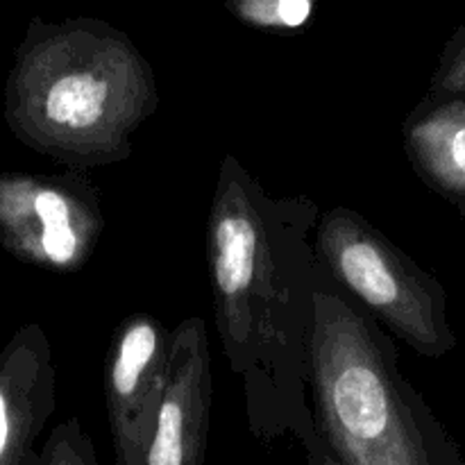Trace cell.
<instances>
[{
    "instance_id": "1",
    "label": "cell",
    "mask_w": 465,
    "mask_h": 465,
    "mask_svg": "<svg viewBox=\"0 0 465 465\" xmlns=\"http://www.w3.org/2000/svg\"><path fill=\"white\" fill-rule=\"evenodd\" d=\"M321 213L304 195H271L227 154L209 209L207 262L218 336L243 384L252 431L293 440L313 463H334L318 434L309 380Z\"/></svg>"
},
{
    "instance_id": "2",
    "label": "cell",
    "mask_w": 465,
    "mask_h": 465,
    "mask_svg": "<svg viewBox=\"0 0 465 465\" xmlns=\"http://www.w3.org/2000/svg\"><path fill=\"white\" fill-rule=\"evenodd\" d=\"M159 109L153 66L100 18L36 30L23 45L9 116L23 141L75 168L132 157L139 127Z\"/></svg>"
},
{
    "instance_id": "3",
    "label": "cell",
    "mask_w": 465,
    "mask_h": 465,
    "mask_svg": "<svg viewBox=\"0 0 465 465\" xmlns=\"http://www.w3.org/2000/svg\"><path fill=\"white\" fill-rule=\"evenodd\" d=\"M318 434L345 465H461L459 445L398 368L395 343L321 259L309 343Z\"/></svg>"
},
{
    "instance_id": "4",
    "label": "cell",
    "mask_w": 465,
    "mask_h": 465,
    "mask_svg": "<svg viewBox=\"0 0 465 465\" xmlns=\"http://www.w3.org/2000/svg\"><path fill=\"white\" fill-rule=\"evenodd\" d=\"M316 248L331 277L409 348L430 359L457 348L443 284L361 213L348 207L322 212Z\"/></svg>"
},
{
    "instance_id": "5",
    "label": "cell",
    "mask_w": 465,
    "mask_h": 465,
    "mask_svg": "<svg viewBox=\"0 0 465 465\" xmlns=\"http://www.w3.org/2000/svg\"><path fill=\"white\" fill-rule=\"evenodd\" d=\"M103 232L98 193L84 180H0V234L27 262L77 271L91 259Z\"/></svg>"
},
{
    "instance_id": "6",
    "label": "cell",
    "mask_w": 465,
    "mask_h": 465,
    "mask_svg": "<svg viewBox=\"0 0 465 465\" xmlns=\"http://www.w3.org/2000/svg\"><path fill=\"white\" fill-rule=\"evenodd\" d=\"M173 331L150 313L125 318L104 371L107 420L118 465H145L168 380Z\"/></svg>"
},
{
    "instance_id": "7",
    "label": "cell",
    "mask_w": 465,
    "mask_h": 465,
    "mask_svg": "<svg viewBox=\"0 0 465 465\" xmlns=\"http://www.w3.org/2000/svg\"><path fill=\"white\" fill-rule=\"evenodd\" d=\"M212 354L203 318L173 331L171 363L145 465H203L212 416Z\"/></svg>"
},
{
    "instance_id": "8",
    "label": "cell",
    "mask_w": 465,
    "mask_h": 465,
    "mask_svg": "<svg viewBox=\"0 0 465 465\" xmlns=\"http://www.w3.org/2000/svg\"><path fill=\"white\" fill-rule=\"evenodd\" d=\"M413 171L452 203L465 198V95H427L402 127Z\"/></svg>"
},
{
    "instance_id": "9",
    "label": "cell",
    "mask_w": 465,
    "mask_h": 465,
    "mask_svg": "<svg viewBox=\"0 0 465 465\" xmlns=\"http://www.w3.org/2000/svg\"><path fill=\"white\" fill-rule=\"evenodd\" d=\"M53 404V371L48 345L41 336L30 339L12 359L9 377L0 381V461L36 434Z\"/></svg>"
},
{
    "instance_id": "10",
    "label": "cell",
    "mask_w": 465,
    "mask_h": 465,
    "mask_svg": "<svg viewBox=\"0 0 465 465\" xmlns=\"http://www.w3.org/2000/svg\"><path fill=\"white\" fill-rule=\"evenodd\" d=\"M232 16L262 30H300L313 12V0H225Z\"/></svg>"
},
{
    "instance_id": "11",
    "label": "cell",
    "mask_w": 465,
    "mask_h": 465,
    "mask_svg": "<svg viewBox=\"0 0 465 465\" xmlns=\"http://www.w3.org/2000/svg\"><path fill=\"white\" fill-rule=\"evenodd\" d=\"M465 91V21L457 27L440 53L431 77L430 95H457Z\"/></svg>"
},
{
    "instance_id": "12",
    "label": "cell",
    "mask_w": 465,
    "mask_h": 465,
    "mask_svg": "<svg viewBox=\"0 0 465 465\" xmlns=\"http://www.w3.org/2000/svg\"><path fill=\"white\" fill-rule=\"evenodd\" d=\"M459 207V212H461V216H463V221H465V198L463 200H459V203H454Z\"/></svg>"
},
{
    "instance_id": "13",
    "label": "cell",
    "mask_w": 465,
    "mask_h": 465,
    "mask_svg": "<svg viewBox=\"0 0 465 465\" xmlns=\"http://www.w3.org/2000/svg\"><path fill=\"white\" fill-rule=\"evenodd\" d=\"M463 95H465V91H463Z\"/></svg>"
}]
</instances>
